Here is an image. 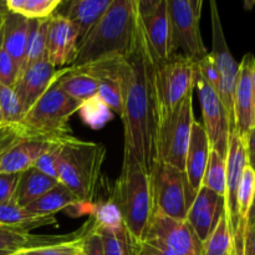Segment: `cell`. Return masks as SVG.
<instances>
[{
    "instance_id": "obj_1",
    "label": "cell",
    "mask_w": 255,
    "mask_h": 255,
    "mask_svg": "<svg viewBox=\"0 0 255 255\" xmlns=\"http://www.w3.org/2000/svg\"><path fill=\"white\" fill-rule=\"evenodd\" d=\"M157 62L147 40L136 0V35L131 54L127 57H106L87 67L92 76L112 77L121 84L124 159L138 163L151 177L157 163Z\"/></svg>"
},
{
    "instance_id": "obj_2",
    "label": "cell",
    "mask_w": 255,
    "mask_h": 255,
    "mask_svg": "<svg viewBox=\"0 0 255 255\" xmlns=\"http://www.w3.org/2000/svg\"><path fill=\"white\" fill-rule=\"evenodd\" d=\"M136 35V0H112L97 24L79 42L69 67L79 69L111 56L127 57Z\"/></svg>"
},
{
    "instance_id": "obj_3",
    "label": "cell",
    "mask_w": 255,
    "mask_h": 255,
    "mask_svg": "<svg viewBox=\"0 0 255 255\" xmlns=\"http://www.w3.org/2000/svg\"><path fill=\"white\" fill-rule=\"evenodd\" d=\"M102 143L69 137L56 146L57 179L82 203H95L106 157Z\"/></svg>"
},
{
    "instance_id": "obj_4",
    "label": "cell",
    "mask_w": 255,
    "mask_h": 255,
    "mask_svg": "<svg viewBox=\"0 0 255 255\" xmlns=\"http://www.w3.org/2000/svg\"><path fill=\"white\" fill-rule=\"evenodd\" d=\"M110 198L119 207L127 233L142 251L154 212L152 177L134 161L124 159L122 172Z\"/></svg>"
},
{
    "instance_id": "obj_5",
    "label": "cell",
    "mask_w": 255,
    "mask_h": 255,
    "mask_svg": "<svg viewBox=\"0 0 255 255\" xmlns=\"http://www.w3.org/2000/svg\"><path fill=\"white\" fill-rule=\"evenodd\" d=\"M80 105L81 102L64 94L54 80L46 92L27 110L20 126L29 137H39L60 143L74 136L69 122L72 115L79 111Z\"/></svg>"
},
{
    "instance_id": "obj_6",
    "label": "cell",
    "mask_w": 255,
    "mask_h": 255,
    "mask_svg": "<svg viewBox=\"0 0 255 255\" xmlns=\"http://www.w3.org/2000/svg\"><path fill=\"white\" fill-rule=\"evenodd\" d=\"M171 29V55L197 62L208 51L201 35L202 0H167ZM171 56V57H172Z\"/></svg>"
},
{
    "instance_id": "obj_7",
    "label": "cell",
    "mask_w": 255,
    "mask_h": 255,
    "mask_svg": "<svg viewBox=\"0 0 255 255\" xmlns=\"http://www.w3.org/2000/svg\"><path fill=\"white\" fill-rule=\"evenodd\" d=\"M194 121L193 92H191L173 114L158 124L156 136L157 163L168 164L184 172L186 154Z\"/></svg>"
},
{
    "instance_id": "obj_8",
    "label": "cell",
    "mask_w": 255,
    "mask_h": 255,
    "mask_svg": "<svg viewBox=\"0 0 255 255\" xmlns=\"http://www.w3.org/2000/svg\"><path fill=\"white\" fill-rule=\"evenodd\" d=\"M196 85V62L182 56H172L156 66L157 127L173 114Z\"/></svg>"
},
{
    "instance_id": "obj_9",
    "label": "cell",
    "mask_w": 255,
    "mask_h": 255,
    "mask_svg": "<svg viewBox=\"0 0 255 255\" xmlns=\"http://www.w3.org/2000/svg\"><path fill=\"white\" fill-rule=\"evenodd\" d=\"M152 191L154 211L177 221H186L196 194L192 192L183 171L157 163L152 174Z\"/></svg>"
},
{
    "instance_id": "obj_10",
    "label": "cell",
    "mask_w": 255,
    "mask_h": 255,
    "mask_svg": "<svg viewBox=\"0 0 255 255\" xmlns=\"http://www.w3.org/2000/svg\"><path fill=\"white\" fill-rule=\"evenodd\" d=\"M211 6V21H212V51L211 55L213 57L214 65L218 71L219 80V97L222 100L227 115H228L229 126L231 132L236 129V122H234V91H236L237 79H238L239 65L234 60L228 44H227L226 36L223 32V26L219 16L218 6L216 1L209 2Z\"/></svg>"
},
{
    "instance_id": "obj_11",
    "label": "cell",
    "mask_w": 255,
    "mask_h": 255,
    "mask_svg": "<svg viewBox=\"0 0 255 255\" xmlns=\"http://www.w3.org/2000/svg\"><path fill=\"white\" fill-rule=\"evenodd\" d=\"M148 243L162 246L174 255H203V244L187 221H177L157 211L144 238V244Z\"/></svg>"
},
{
    "instance_id": "obj_12",
    "label": "cell",
    "mask_w": 255,
    "mask_h": 255,
    "mask_svg": "<svg viewBox=\"0 0 255 255\" xmlns=\"http://www.w3.org/2000/svg\"><path fill=\"white\" fill-rule=\"evenodd\" d=\"M194 87H197L199 102H201L202 117H203L202 125L208 136L212 149L224 159H227L231 126H229L228 115L222 104L221 97L202 79L197 70Z\"/></svg>"
},
{
    "instance_id": "obj_13",
    "label": "cell",
    "mask_w": 255,
    "mask_h": 255,
    "mask_svg": "<svg viewBox=\"0 0 255 255\" xmlns=\"http://www.w3.org/2000/svg\"><path fill=\"white\" fill-rule=\"evenodd\" d=\"M147 40L159 64L171 59V29L167 0H137Z\"/></svg>"
},
{
    "instance_id": "obj_14",
    "label": "cell",
    "mask_w": 255,
    "mask_h": 255,
    "mask_svg": "<svg viewBox=\"0 0 255 255\" xmlns=\"http://www.w3.org/2000/svg\"><path fill=\"white\" fill-rule=\"evenodd\" d=\"M227 179H226V196H224V212L228 219L232 237L237 234L238 228V207H237V197H238L239 187H241L242 177L244 169L248 166L247 151L244 139L239 136L234 129L229 134L228 153H227Z\"/></svg>"
},
{
    "instance_id": "obj_15",
    "label": "cell",
    "mask_w": 255,
    "mask_h": 255,
    "mask_svg": "<svg viewBox=\"0 0 255 255\" xmlns=\"http://www.w3.org/2000/svg\"><path fill=\"white\" fill-rule=\"evenodd\" d=\"M77 36L66 17L55 12L49 17L46 37V61L52 66H70L76 56Z\"/></svg>"
},
{
    "instance_id": "obj_16",
    "label": "cell",
    "mask_w": 255,
    "mask_h": 255,
    "mask_svg": "<svg viewBox=\"0 0 255 255\" xmlns=\"http://www.w3.org/2000/svg\"><path fill=\"white\" fill-rule=\"evenodd\" d=\"M224 211V198L206 187H201L187 213V223L192 227L199 241L206 242L213 232Z\"/></svg>"
},
{
    "instance_id": "obj_17",
    "label": "cell",
    "mask_w": 255,
    "mask_h": 255,
    "mask_svg": "<svg viewBox=\"0 0 255 255\" xmlns=\"http://www.w3.org/2000/svg\"><path fill=\"white\" fill-rule=\"evenodd\" d=\"M57 70L46 60L25 67L17 76L14 90L25 114L46 92L57 75Z\"/></svg>"
},
{
    "instance_id": "obj_18",
    "label": "cell",
    "mask_w": 255,
    "mask_h": 255,
    "mask_svg": "<svg viewBox=\"0 0 255 255\" xmlns=\"http://www.w3.org/2000/svg\"><path fill=\"white\" fill-rule=\"evenodd\" d=\"M255 66V57L252 52L244 55L239 64L238 79L234 91V122L236 131L242 138L253 127V110H252V75Z\"/></svg>"
},
{
    "instance_id": "obj_19",
    "label": "cell",
    "mask_w": 255,
    "mask_h": 255,
    "mask_svg": "<svg viewBox=\"0 0 255 255\" xmlns=\"http://www.w3.org/2000/svg\"><path fill=\"white\" fill-rule=\"evenodd\" d=\"M86 228V223L77 231L67 234H32L29 231L21 228H12V227L0 226V255H12L20 253L22 251L40 247L51 246V244L62 243V242L71 241L82 233Z\"/></svg>"
},
{
    "instance_id": "obj_20",
    "label": "cell",
    "mask_w": 255,
    "mask_h": 255,
    "mask_svg": "<svg viewBox=\"0 0 255 255\" xmlns=\"http://www.w3.org/2000/svg\"><path fill=\"white\" fill-rule=\"evenodd\" d=\"M212 147L203 125L194 121L192 125L191 137H189V144L186 154V164H184V174L194 194L198 193L202 187Z\"/></svg>"
},
{
    "instance_id": "obj_21",
    "label": "cell",
    "mask_w": 255,
    "mask_h": 255,
    "mask_svg": "<svg viewBox=\"0 0 255 255\" xmlns=\"http://www.w3.org/2000/svg\"><path fill=\"white\" fill-rule=\"evenodd\" d=\"M55 144H57V142L39 137H26L21 139L0 158V174L22 173L32 168L37 158Z\"/></svg>"
},
{
    "instance_id": "obj_22",
    "label": "cell",
    "mask_w": 255,
    "mask_h": 255,
    "mask_svg": "<svg viewBox=\"0 0 255 255\" xmlns=\"http://www.w3.org/2000/svg\"><path fill=\"white\" fill-rule=\"evenodd\" d=\"M112 0H72L65 5L64 11H60L75 29L77 45L86 36L90 30L97 24L106 12Z\"/></svg>"
},
{
    "instance_id": "obj_23",
    "label": "cell",
    "mask_w": 255,
    "mask_h": 255,
    "mask_svg": "<svg viewBox=\"0 0 255 255\" xmlns=\"http://www.w3.org/2000/svg\"><path fill=\"white\" fill-rule=\"evenodd\" d=\"M29 27V19L15 12L6 11L1 27V46L14 61L17 69V76L24 65Z\"/></svg>"
},
{
    "instance_id": "obj_24",
    "label": "cell",
    "mask_w": 255,
    "mask_h": 255,
    "mask_svg": "<svg viewBox=\"0 0 255 255\" xmlns=\"http://www.w3.org/2000/svg\"><path fill=\"white\" fill-rule=\"evenodd\" d=\"M55 82L70 99L81 104L97 95V80L82 70L59 69Z\"/></svg>"
},
{
    "instance_id": "obj_25",
    "label": "cell",
    "mask_w": 255,
    "mask_h": 255,
    "mask_svg": "<svg viewBox=\"0 0 255 255\" xmlns=\"http://www.w3.org/2000/svg\"><path fill=\"white\" fill-rule=\"evenodd\" d=\"M60 182L46 174L41 173L34 167L27 171L22 172L15 191V201L21 207H27L44 196L54 187H56Z\"/></svg>"
},
{
    "instance_id": "obj_26",
    "label": "cell",
    "mask_w": 255,
    "mask_h": 255,
    "mask_svg": "<svg viewBox=\"0 0 255 255\" xmlns=\"http://www.w3.org/2000/svg\"><path fill=\"white\" fill-rule=\"evenodd\" d=\"M56 224L54 216H36L19 206L12 197L10 201L0 204V226L31 231L36 227Z\"/></svg>"
},
{
    "instance_id": "obj_27",
    "label": "cell",
    "mask_w": 255,
    "mask_h": 255,
    "mask_svg": "<svg viewBox=\"0 0 255 255\" xmlns=\"http://www.w3.org/2000/svg\"><path fill=\"white\" fill-rule=\"evenodd\" d=\"M79 203L82 202H80V199L67 187L59 183L51 191L25 207V209L36 216H54L56 212L71 208Z\"/></svg>"
},
{
    "instance_id": "obj_28",
    "label": "cell",
    "mask_w": 255,
    "mask_h": 255,
    "mask_svg": "<svg viewBox=\"0 0 255 255\" xmlns=\"http://www.w3.org/2000/svg\"><path fill=\"white\" fill-rule=\"evenodd\" d=\"M47 27H49V19L30 20L25 59L21 71L30 65L46 60Z\"/></svg>"
},
{
    "instance_id": "obj_29",
    "label": "cell",
    "mask_w": 255,
    "mask_h": 255,
    "mask_svg": "<svg viewBox=\"0 0 255 255\" xmlns=\"http://www.w3.org/2000/svg\"><path fill=\"white\" fill-rule=\"evenodd\" d=\"M95 228L101 237L104 255H141L142 251L133 243L125 226L119 229Z\"/></svg>"
},
{
    "instance_id": "obj_30",
    "label": "cell",
    "mask_w": 255,
    "mask_h": 255,
    "mask_svg": "<svg viewBox=\"0 0 255 255\" xmlns=\"http://www.w3.org/2000/svg\"><path fill=\"white\" fill-rule=\"evenodd\" d=\"M61 4V0H7L5 7L29 20H41L52 16Z\"/></svg>"
},
{
    "instance_id": "obj_31",
    "label": "cell",
    "mask_w": 255,
    "mask_h": 255,
    "mask_svg": "<svg viewBox=\"0 0 255 255\" xmlns=\"http://www.w3.org/2000/svg\"><path fill=\"white\" fill-rule=\"evenodd\" d=\"M203 255H236L233 237L224 211L216 228L203 242Z\"/></svg>"
},
{
    "instance_id": "obj_32",
    "label": "cell",
    "mask_w": 255,
    "mask_h": 255,
    "mask_svg": "<svg viewBox=\"0 0 255 255\" xmlns=\"http://www.w3.org/2000/svg\"><path fill=\"white\" fill-rule=\"evenodd\" d=\"M77 112L82 122L96 131L106 126L114 119V112L97 95L82 102Z\"/></svg>"
},
{
    "instance_id": "obj_33",
    "label": "cell",
    "mask_w": 255,
    "mask_h": 255,
    "mask_svg": "<svg viewBox=\"0 0 255 255\" xmlns=\"http://www.w3.org/2000/svg\"><path fill=\"white\" fill-rule=\"evenodd\" d=\"M94 227V221L90 219L86 222V228L80 236L71 241L62 242V243L51 244V246L40 247V248L27 249L20 252L22 255H82L84 254V241L90 229Z\"/></svg>"
},
{
    "instance_id": "obj_34",
    "label": "cell",
    "mask_w": 255,
    "mask_h": 255,
    "mask_svg": "<svg viewBox=\"0 0 255 255\" xmlns=\"http://www.w3.org/2000/svg\"><path fill=\"white\" fill-rule=\"evenodd\" d=\"M226 179H227V162L223 157L219 156L212 149L204 173L202 187L211 189L218 196H226Z\"/></svg>"
},
{
    "instance_id": "obj_35",
    "label": "cell",
    "mask_w": 255,
    "mask_h": 255,
    "mask_svg": "<svg viewBox=\"0 0 255 255\" xmlns=\"http://www.w3.org/2000/svg\"><path fill=\"white\" fill-rule=\"evenodd\" d=\"M0 109L2 125H20L25 116L22 105L14 87L0 84Z\"/></svg>"
},
{
    "instance_id": "obj_36",
    "label": "cell",
    "mask_w": 255,
    "mask_h": 255,
    "mask_svg": "<svg viewBox=\"0 0 255 255\" xmlns=\"http://www.w3.org/2000/svg\"><path fill=\"white\" fill-rule=\"evenodd\" d=\"M91 214L95 227L97 228L119 229L124 227L121 212L111 198L102 202H95Z\"/></svg>"
},
{
    "instance_id": "obj_37",
    "label": "cell",
    "mask_w": 255,
    "mask_h": 255,
    "mask_svg": "<svg viewBox=\"0 0 255 255\" xmlns=\"http://www.w3.org/2000/svg\"><path fill=\"white\" fill-rule=\"evenodd\" d=\"M95 79L97 80V96L111 109L112 112H116L121 117L124 112V95L121 84L107 76Z\"/></svg>"
},
{
    "instance_id": "obj_38",
    "label": "cell",
    "mask_w": 255,
    "mask_h": 255,
    "mask_svg": "<svg viewBox=\"0 0 255 255\" xmlns=\"http://www.w3.org/2000/svg\"><path fill=\"white\" fill-rule=\"evenodd\" d=\"M29 137L20 125H2L0 126V158L6 153L14 144Z\"/></svg>"
},
{
    "instance_id": "obj_39",
    "label": "cell",
    "mask_w": 255,
    "mask_h": 255,
    "mask_svg": "<svg viewBox=\"0 0 255 255\" xmlns=\"http://www.w3.org/2000/svg\"><path fill=\"white\" fill-rule=\"evenodd\" d=\"M196 70L202 79L219 95V85H221V80H219L218 71L214 65L213 57H212L211 52L206 55L203 59L196 62Z\"/></svg>"
},
{
    "instance_id": "obj_40",
    "label": "cell",
    "mask_w": 255,
    "mask_h": 255,
    "mask_svg": "<svg viewBox=\"0 0 255 255\" xmlns=\"http://www.w3.org/2000/svg\"><path fill=\"white\" fill-rule=\"evenodd\" d=\"M17 80V69L11 57L1 46V32H0V84L14 87Z\"/></svg>"
},
{
    "instance_id": "obj_41",
    "label": "cell",
    "mask_w": 255,
    "mask_h": 255,
    "mask_svg": "<svg viewBox=\"0 0 255 255\" xmlns=\"http://www.w3.org/2000/svg\"><path fill=\"white\" fill-rule=\"evenodd\" d=\"M57 144H55L54 147H51L49 151L42 153L41 156L37 158V161L35 162L34 164V168L37 169L39 172H41V173L46 174V176L59 181V179H57V171H56V146Z\"/></svg>"
},
{
    "instance_id": "obj_42",
    "label": "cell",
    "mask_w": 255,
    "mask_h": 255,
    "mask_svg": "<svg viewBox=\"0 0 255 255\" xmlns=\"http://www.w3.org/2000/svg\"><path fill=\"white\" fill-rule=\"evenodd\" d=\"M20 176H21V173L0 174V204L10 201L15 196Z\"/></svg>"
},
{
    "instance_id": "obj_43",
    "label": "cell",
    "mask_w": 255,
    "mask_h": 255,
    "mask_svg": "<svg viewBox=\"0 0 255 255\" xmlns=\"http://www.w3.org/2000/svg\"><path fill=\"white\" fill-rule=\"evenodd\" d=\"M82 255H104L101 237H100L95 226L90 229V232L85 237L84 254Z\"/></svg>"
},
{
    "instance_id": "obj_44",
    "label": "cell",
    "mask_w": 255,
    "mask_h": 255,
    "mask_svg": "<svg viewBox=\"0 0 255 255\" xmlns=\"http://www.w3.org/2000/svg\"><path fill=\"white\" fill-rule=\"evenodd\" d=\"M244 139L247 151V159H248V166L255 172V126L249 131Z\"/></svg>"
},
{
    "instance_id": "obj_45",
    "label": "cell",
    "mask_w": 255,
    "mask_h": 255,
    "mask_svg": "<svg viewBox=\"0 0 255 255\" xmlns=\"http://www.w3.org/2000/svg\"><path fill=\"white\" fill-rule=\"evenodd\" d=\"M242 255H255V223L247 227Z\"/></svg>"
},
{
    "instance_id": "obj_46",
    "label": "cell",
    "mask_w": 255,
    "mask_h": 255,
    "mask_svg": "<svg viewBox=\"0 0 255 255\" xmlns=\"http://www.w3.org/2000/svg\"><path fill=\"white\" fill-rule=\"evenodd\" d=\"M147 254L148 255H174L169 251H167L166 248H163L162 246H158V244H153V243H148L143 246L141 255H147Z\"/></svg>"
},
{
    "instance_id": "obj_47",
    "label": "cell",
    "mask_w": 255,
    "mask_h": 255,
    "mask_svg": "<svg viewBox=\"0 0 255 255\" xmlns=\"http://www.w3.org/2000/svg\"><path fill=\"white\" fill-rule=\"evenodd\" d=\"M252 110H253V127L255 126V66L252 75ZM252 127V128H253Z\"/></svg>"
},
{
    "instance_id": "obj_48",
    "label": "cell",
    "mask_w": 255,
    "mask_h": 255,
    "mask_svg": "<svg viewBox=\"0 0 255 255\" xmlns=\"http://www.w3.org/2000/svg\"><path fill=\"white\" fill-rule=\"evenodd\" d=\"M255 223V193H254V198H253V203H252L251 211H249V216H248V226Z\"/></svg>"
},
{
    "instance_id": "obj_49",
    "label": "cell",
    "mask_w": 255,
    "mask_h": 255,
    "mask_svg": "<svg viewBox=\"0 0 255 255\" xmlns=\"http://www.w3.org/2000/svg\"><path fill=\"white\" fill-rule=\"evenodd\" d=\"M6 7H5V1L0 2V32H1V27H2V22H4V16L6 14Z\"/></svg>"
},
{
    "instance_id": "obj_50",
    "label": "cell",
    "mask_w": 255,
    "mask_h": 255,
    "mask_svg": "<svg viewBox=\"0 0 255 255\" xmlns=\"http://www.w3.org/2000/svg\"><path fill=\"white\" fill-rule=\"evenodd\" d=\"M0 126H2V115H1V109H0Z\"/></svg>"
},
{
    "instance_id": "obj_51",
    "label": "cell",
    "mask_w": 255,
    "mask_h": 255,
    "mask_svg": "<svg viewBox=\"0 0 255 255\" xmlns=\"http://www.w3.org/2000/svg\"><path fill=\"white\" fill-rule=\"evenodd\" d=\"M12 255H22L21 253H16V254H12Z\"/></svg>"
},
{
    "instance_id": "obj_52",
    "label": "cell",
    "mask_w": 255,
    "mask_h": 255,
    "mask_svg": "<svg viewBox=\"0 0 255 255\" xmlns=\"http://www.w3.org/2000/svg\"><path fill=\"white\" fill-rule=\"evenodd\" d=\"M147 255H148V254H147Z\"/></svg>"
}]
</instances>
